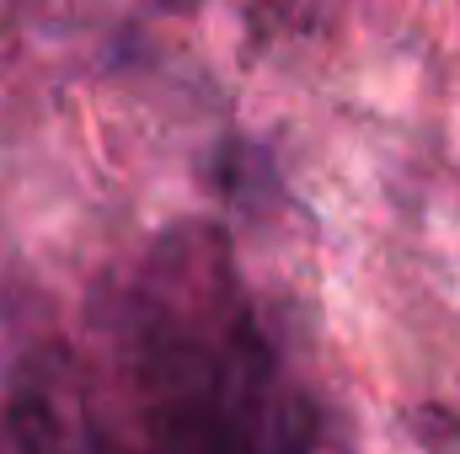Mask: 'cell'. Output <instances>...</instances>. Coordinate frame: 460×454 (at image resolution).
<instances>
[{"label":"cell","instance_id":"6da1fadb","mask_svg":"<svg viewBox=\"0 0 460 454\" xmlns=\"http://www.w3.org/2000/svg\"><path fill=\"white\" fill-rule=\"evenodd\" d=\"M161 358V406H155V450L161 454H252L246 423L230 412L220 390V363L199 347H166Z\"/></svg>","mask_w":460,"mask_h":454}]
</instances>
